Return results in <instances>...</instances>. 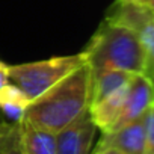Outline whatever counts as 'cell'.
Segmentation results:
<instances>
[{"mask_svg":"<svg viewBox=\"0 0 154 154\" xmlns=\"http://www.w3.org/2000/svg\"><path fill=\"white\" fill-rule=\"evenodd\" d=\"M134 74L124 71V69H106L103 72L92 75V94H91V104L106 98L109 94L115 92L116 89L128 85ZM89 104V106H91Z\"/></svg>","mask_w":154,"mask_h":154,"instance_id":"10","label":"cell"},{"mask_svg":"<svg viewBox=\"0 0 154 154\" xmlns=\"http://www.w3.org/2000/svg\"><path fill=\"white\" fill-rule=\"evenodd\" d=\"M134 2H137V3H140V5L149 8V9L154 12V0H134Z\"/></svg>","mask_w":154,"mask_h":154,"instance_id":"15","label":"cell"},{"mask_svg":"<svg viewBox=\"0 0 154 154\" xmlns=\"http://www.w3.org/2000/svg\"><path fill=\"white\" fill-rule=\"evenodd\" d=\"M107 18L122 23L137 33L145 51L143 74L154 82V12L137 2L118 0L110 8Z\"/></svg>","mask_w":154,"mask_h":154,"instance_id":"4","label":"cell"},{"mask_svg":"<svg viewBox=\"0 0 154 154\" xmlns=\"http://www.w3.org/2000/svg\"><path fill=\"white\" fill-rule=\"evenodd\" d=\"M30 104L26 94L14 83H6L0 88V110L12 122L24 118V112Z\"/></svg>","mask_w":154,"mask_h":154,"instance_id":"11","label":"cell"},{"mask_svg":"<svg viewBox=\"0 0 154 154\" xmlns=\"http://www.w3.org/2000/svg\"><path fill=\"white\" fill-rule=\"evenodd\" d=\"M145 115L119 128L103 131L92 151L97 154H145Z\"/></svg>","mask_w":154,"mask_h":154,"instance_id":"5","label":"cell"},{"mask_svg":"<svg viewBox=\"0 0 154 154\" xmlns=\"http://www.w3.org/2000/svg\"><path fill=\"white\" fill-rule=\"evenodd\" d=\"M20 145L21 154H56V133L23 118L20 121Z\"/></svg>","mask_w":154,"mask_h":154,"instance_id":"8","label":"cell"},{"mask_svg":"<svg viewBox=\"0 0 154 154\" xmlns=\"http://www.w3.org/2000/svg\"><path fill=\"white\" fill-rule=\"evenodd\" d=\"M97 125L89 110L56 133V154H88L92 151Z\"/></svg>","mask_w":154,"mask_h":154,"instance_id":"6","label":"cell"},{"mask_svg":"<svg viewBox=\"0 0 154 154\" xmlns=\"http://www.w3.org/2000/svg\"><path fill=\"white\" fill-rule=\"evenodd\" d=\"M8 66L6 63H3L2 60H0V88H2L3 85L9 83V74H8Z\"/></svg>","mask_w":154,"mask_h":154,"instance_id":"14","label":"cell"},{"mask_svg":"<svg viewBox=\"0 0 154 154\" xmlns=\"http://www.w3.org/2000/svg\"><path fill=\"white\" fill-rule=\"evenodd\" d=\"M92 94V69L86 63L30 101L24 119L33 125L57 133L71 121L89 110Z\"/></svg>","mask_w":154,"mask_h":154,"instance_id":"1","label":"cell"},{"mask_svg":"<svg viewBox=\"0 0 154 154\" xmlns=\"http://www.w3.org/2000/svg\"><path fill=\"white\" fill-rule=\"evenodd\" d=\"M152 104H154V82L145 74H134L128 83L121 113L110 130L119 128L131 121L139 119L148 112V109Z\"/></svg>","mask_w":154,"mask_h":154,"instance_id":"7","label":"cell"},{"mask_svg":"<svg viewBox=\"0 0 154 154\" xmlns=\"http://www.w3.org/2000/svg\"><path fill=\"white\" fill-rule=\"evenodd\" d=\"M0 152H21L20 121L12 124H0Z\"/></svg>","mask_w":154,"mask_h":154,"instance_id":"12","label":"cell"},{"mask_svg":"<svg viewBox=\"0 0 154 154\" xmlns=\"http://www.w3.org/2000/svg\"><path fill=\"white\" fill-rule=\"evenodd\" d=\"M145 154H154V104L145 115Z\"/></svg>","mask_w":154,"mask_h":154,"instance_id":"13","label":"cell"},{"mask_svg":"<svg viewBox=\"0 0 154 154\" xmlns=\"http://www.w3.org/2000/svg\"><path fill=\"white\" fill-rule=\"evenodd\" d=\"M86 63L83 53L72 56H54L45 60L8 66L9 82L18 86L29 101L36 100L74 69Z\"/></svg>","mask_w":154,"mask_h":154,"instance_id":"3","label":"cell"},{"mask_svg":"<svg viewBox=\"0 0 154 154\" xmlns=\"http://www.w3.org/2000/svg\"><path fill=\"white\" fill-rule=\"evenodd\" d=\"M82 53L92 75L106 69H124L133 74L145 71V51L137 33L107 17Z\"/></svg>","mask_w":154,"mask_h":154,"instance_id":"2","label":"cell"},{"mask_svg":"<svg viewBox=\"0 0 154 154\" xmlns=\"http://www.w3.org/2000/svg\"><path fill=\"white\" fill-rule=\"evenodd\" d=\"M127 88H128V85L116 89L115 92L109 94L106 98L89 106V115L98 130L109 131L113 127L115 121L118 119V116L121 113V109H122V104L125 100V94H127Z\"/></svg>","mask_w":154,"mask_h":154,"instance_id":"9","label":"cell"}]
</instances>
